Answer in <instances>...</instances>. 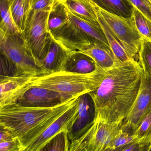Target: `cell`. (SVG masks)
<instances>
[{
    "label": "cell",
    "mask_w": 151,
    "mask_h": 151,
    "mask_svg": "<svg viewBox=\"0 0 151 151\" xmlns=\"http://www.w3.org/2000/svg\"><path fill=\"white\" fill-rule=\"evenodd\" d=\"M143 69L134 58L104 70L100 85L88 93L95 121H123L129 114L140 88Z\"/></svg>",
    "instance_id": "cell-1"
},
{
    "label": "cell",
    "mask_w": 151,
    "mask_h": 151,
    "mask_svg": "<svg viewBox=\"0 0 151 151\" xmlns=\"http://www.w3.org/2000/svg\"><path fill=\"white\" fill-rule=\"evenodd\" d=\"M80 96L54 106H25L17 102L0 107V125L19 141L21 150L75 105Z\"/></svg>",
    "instance_id": "cell-2"
},
{
    "label": "cell",
    "mask_w": 151,
    "mask_h": 151,
    "mask_svg": "<svg viewBox=\"0 0 151 151\" xmlns=\"http://www.w3.org/2000/svg\"><path fill=\"white\" fill-rule=\"evenodd\" d=\"M104 70L98 69L88 73H79L68 71L50 74L34 75L33 87L53 91L67 99L88 94L99 86Z\"/></svg>",
    "instance_id": "cell-3"
},
{
    "label": "cell",
    "mask_w": 151,
    "mask_h": 151,
    "mask_svg": "<svg viewBox=\"0 0 151 151\" xmlns=\"http://www.w3.org/2000/svg\"><path fill=\"white\" fill-rule=\"evenodd\" d=\"M0 51L15 64L22 74L40 73V62L33 55L24 33L12 34L0 27Z\"/></svg>",
    "instance_id": "cell-4"
},
{
    "label": "cell",
    "mask_w": 151,
    "mask_h": 151,
    "mask_svg": "<svg viewBox=\"0 0 151 151\" xmlns=\"http://www.w3.org/2000/svg\"><path fill=\"white\" fill-rule=\"evenodd\" d=\"M91 2L129 57L135 58L137 56L144 40L137 29L132 16L130 18L119 17L101 9L91 1Z\"/></svg>",
    "instance_id": "cell-5"
},
{
    "label": "cell",
    "mask_w": 151,
    "mask_h": 151,
    "mask_svg": "<svg viewBox=\"0 0 151 151\" xmlns=\"http://www.w3.org/2000/svg\"><path fill=\"white\" fill-rule=\"evenodd\" d=\"M123 121L105 122L95 121L89 130L81 137L72 141L69 151H103L122 132Z\"/></svg>",
    "instance_id": "cell-6"
},
{
    "label": "cell",
    "mask_w": 151,
    "mask_h": 151,
    "mask_svg": "<svg viewBox=\"0 0 151 151\" xmlns=\"http://www.w3.org/2000/svg\"><path fill=\"white\" fill-rule=\"evenodd\" d=\"M50 12L31 10L24 32L26 41L35 57L43 59L51 36L48 21Z\"/></svg>",
    "instance_id": "cell-7"
},
{
    "label": "cell",
    "mask_w": 151,
    "mask_h": 151,
    "mask_svg": "<svg viewBox=\"0 0 151 151\" xmlns=\"http://www.w3.org/2000/svg\"><path fill=\"white\" fill-rule=\"evenodd\" d=\"M151 110V74L143 70L135 101L129 114L122 122V132L134 135L143 119Z\"/></svg>",
    "instance_id": "cell-8"
},
{
    "label": "cell",
    "mask_w": 151,
    "mask_h": 151,
    "mask_svg": "<svg viewBox=\"0 0 151 151\" xmlns=\"http://www.w3.org/2000/svg\"><path fill=\"white\" fill-rule=\"evenodd\" d=\"M68 11L69 23L53 38L73 41L97 42L109 47L101 27L94 26L76 17L68 9Z\"/></svg>",
    "instance_id": "cell-9"
},
{
    "label": "cell",
    "mask_w": 151,
    "mask_h": 151,
    "mask_svg": "<svg viewBox=\"0 0 151 151\" xmlns=\"http://www.w3.org/2000/svg\"><path fill=\"white\" fill-rule=\"evenodd\" d=\"M55 39L69 49L78 51L89 57L94 60L97 67L103 70L113 67L120 62L115 57L110 47L101 42Z\"/></svg>",
    "instance_id": "cell-10"
},
{
    "label": "cell",
    "mask_w": 151,
    "mask_h": 151,
    "mask_svg": "<svg viewBox=\"0 0 151 151\" xmlns=\"http://www.w3.org/2000/svg\"><path fill=\"white\" fill-rule=\"evenodd\" d=\"M79 101L80 99L75 105L55 121L40 136L20 151H38L60 132L67 131L68 133L77 119Z\"/></svg>",
    "instance_id": "cell-11"
},
{
    "label": "cell",
    "mask_w": 151,
    "mask_h": 151,
    "mask_svg": "<svg viewBox=\"0 0 151 151\" xmlns=\"http://www.w3.org/2000/svg\"><path fill=\"white\" fill-rule=\"evenodd\" d=\"M72 50L51 37L46 54L40 62V74L65 71Z\"/></svg>",
    "instance_id": "cell-12"
},
{
    "label": "cell",
    "mask_w": 151,
    "mask_h": 151,
    "mask_svg": "<svg viewBox=\"0 0 151 151\" xmlns=\"http://www.w3.org/2000/svg\"><path fill=\"white\" fill-rule=\"evenodd\" d=\"M33 75L22 74L0 83V107L13 103L32 88Z\"/></svg>",
    "instance_id": "cell-13"
},
{
    "label": "cell",
    "mask_w": 151,
    "mask_h": 151,
    "mask_svg": "<svg viewBox=\"0 0 151 151\" xmlns=\"http://www.w3.org/2000/svg\"><path fill=\"white\" fill-rule=\"evenodd\" d=\"M64 96L53 91L34 87L27 91L17 103L29 106H51L67 100Z\"/></svg>",
    "instance_id": "cell-14"
},
{
    "label": "cell",
    "mask_w": 151,
    "mask_h": 151,
    "mask_svg": "<svg viewBox=\"0 0 151 151\" xmlns=\"http://www.w3.org/2000/svg\"><path fill=\"white\" fill-rule=\"evenodd\" d=\"M88 94L81 96L77 119L70 130L68 132L69 140H76L85 134L95 122V112L90 104Z\"/></svg>",
    "instance_id": "cell-15"
},
{
    "label": "cell",
    "mask_w": 151,
    "mask_h": 151,
    "mask_svg": "<svg viewBox=\"0 0 151 151\" xmlns=\"http://www.w3.org/2000/svg\"><path fill=\"white\" fill-rule=\"evenodd\" d=\"M62 3L76 17L94 26L101 27L97 14L91 0H67Z\"/></svg>",
    "instance_id": "cell-16"
},
{
    "label": "cell",
    "mask_w": 151,
    "mask_h": 151,
    "mask_svg": "<svg viewBox=\"0 0 151 151\" xmlns=\"http://www.w3.org/2000/svg\"><path fill=\"white\" fill-rule=\"evenodd\" d=\"M69 22L67 8L63 3L57 2L50 11L49 16L48 26L51 37H56Z\"/></svg>",
    "instance_id": "cell-17"
},
{
    "label": "cell",
    "mask_w": 151,
    "mask_h": 151,
    "mask_svg": "<svg viewBox=\"0 0 151 151\" xmlns=\"http://www.w3.org/2000/svg\"><path fill=\"white\" fill-rule=\"evenodd\" d=\"M98 69L92 58L81 52L72 50L65 71L84 74L90 73Z\"/></svg>",
    "instance_id": "cell-18"
},
{
    "label": "cell",
    "mask_w": 151,
    "mask_h": 151,
    "mask_svg": "<svg viewBox=\"0 0 151 151\" xmlns=\"http://www.w3.org/2000/svg\"><path fill=\"white\" fill-rule=\"evenodd\" d=\"M9 2L14 22L24 33L31 12L32 0H9Z\"/></svg>",
    "instance_id": "cell-19"
},
{
    "label": "cell",
    "mask_w": 151,
    "mask_h": 151,
    "mask_svg": "<svg viewBox=\"0 0 151 151\" xmlns=\"http://www.w3.org/2000/svg\"><path fill=\"white\" fill-rule=\"evenodd\" d=\"M99 8L119 17L130 18L132 8L125 0H91Z\"/></svg>",
    "instance_id": "cell-20"
},
{
    "label": "cell",
    "mask_w": 151,
    "mask_h": 151,
    "mask_svg": "<svg viewBox=\"0 0 151 151\" xmlns=\"http://www.w3.org/2000/svg\"><path fill=\"white\" fill-rule=\"evenodd\" d=\"M96 12L98 17L100 26L114 55L120 62H124L127 61L131 58H129L128 55L122 45L106 25L101 16L96 11Z\"/></svg>",
    "instance_id": "cell-21"
},
{
    "label": "cell",
    "mask_w": 151,
    "mask_h": 151,
    "mask_svg": "<svg viewBox=\"0 0 151 151\" xmlns=\"http://www.w3.org/2000/svg\"><path fill=\"white\" fill-rule=\"evenodd\" d=\"M0 27L5 32L12 34L23 33L14 22L9 0H0Z\"/></svg>",
    "instance_id": "cell-22"
},
{
    "label": "cell",
    "mask_w": 151,
    "mask_h": 151,
    "mask_svg": "<svg viewBox=\"0 0 151 151\" xmlns=\"http://www.w3.org/2000/svg\"><path fill=\"white\" fill-rule=\"evenodd\" d=\"M132 17L137 29L144 40L151 42V21L136 8H132Z\"/></svg>",
    "instance_id": "cell-23"
},
{
    "label": "cell",
    "mask_w": 151,
    "mask_h": 151,
    "mask_svg": "<svg viewBox=\"0 0 151 151\" xmlns=\"http://www.w3.org/2000/svg\"><path fill=\"white\" fill-rule=\"evenodd\" d=\"M67 131L55 136L38 151H69L70 143Z\"/></svg>",
    "instance_id": "cell-24"
},
{
    "label": "cell",
    "mask_w": 151,
    "mask_h": 151,
    "mask_svg": "<svg viewBox=\"0 0 151 151\" xmlns=\"http://www.w3.org/2000/svg\"><path fill=\"white\" fill-rule=\"evenodd\" d=\"M20 74L15 64L0 51V83Z\"/></svg>",
    "instance_id": "cell-25"
},
{
    "label": "cell",
    "mask_w": 151,
    "mask_h": 151,
    "mask_svg": "<svg viewBox=\"0 0 151 151\" xmlns=\"http://www.w3.org/2000/svg\"><path fill=\"white\" fill-rule=\"evenodd\" d=\"M137 56L143 70L151 74V42L143 40Z\"/></svg>",
    "instance_id": "cell-26"
},
{
    "label": "cell",
    "mask_w": 151,
    "mask_h": 151,
    "mask_svg": "<svg viewBox=\"0 0 151 151\" xmlns=\"http://www.w3.org/2000/svg\"><path fill=\"white\" fill-rule=\"evenodd\" d=\"M151 135V110L143 119L134 135L140 143L145 144Z\"/></svg>",
    "instance_id": "cell-27"
},
{
    "label": "cell",
    "mask_w": 151,
    "mask_h": 151,
    "mask_svg": "<svg viewBox=\"0 0 151 151\" xmlns=\"http://www.w3.org/2000/svg\"><path fill=\"white\" fill-rule=\"evenodd\" d=\"M132 143H140V142L134 135H131L122 131L111 142L106 149L115 150L119 147Z\"/></svg>",
    "instance_id": "cell-28"
},
{
    "label": "cell",
    "mask_w": 151,
    "mask_h": 151,
    "mask_svg": "<svg viewBox=\"0 0 151 151\" xmlns=\"http://www.w3.org/2000/svg\"><path fill=\"white\" fill-rule=\"evenodd\" d=\"M151 21V4L148 0H125Z\"/></svg>",
    "instance_id": "cell-29"
},
{
    "label": "cell",
    "mask_w": 151,
    "mask_h": 151,
    "mask_svg": "<svg viewBox=\"0 0 151 151\" xmlns=\"http://www.w3.org/2000/svg\"><path fill=\"white\" fill-rule=\"evenodd\" d=\"M57 2V0H32L31 10L50 12Z\"/></svg>",
    "instance_id": "cell-30"
},
{
    "label": "cell",
    "mask_w": 151,
    "mask_h": 151,
    "mask_svg": "<svg viewBox=\"0 0 151 151\" xmlns=\"http://www.w3.org/2000/svg\"><path fill=\"white\" fill-rule=\"evenodd\" d=\"M21 145L17 139L0 142V151H20Z\"/></svg>",
    "instance_id": "cell-31"
},
{
    "label": "cell",
    "mask_w": 151,
    "mask_h": 151,
    "mask_svg": "<svg viewBox=\"0 0 151 151\" xmlns=\"http://www.w3.org/2000/svg\"><path fill=\"white\" fill-rule=\"evenodd\" d=\"M14 139L8 130L0 125V142L5 141H10Z\"/></svg>",
    "instance_id": "cell-32"
},
{
    "label": "cell",
    "mask_w": 151,
    "mask_h": 151,
    "mask_svg": "<svg viewBox=\"0 0 151 151\" xmlns=\"http://www.w3.org/2000/svg\"><path fill=\"white\" fill-rule=\"evenodd\" d=\"M146 145L149 144H138L132 151H142V150L143 149L144 147Z\"/></svg>",
    "instance_id": "cell-33"
},
{
    "label": "cell",
    "mask_w": 151,
    "mask_h": 151,
    "mask_svg": "<svg viewBox=\"0 0 151 151\" xmlns=\"http://www.w3.org/2000/svg\"><path fill=\"white\" fill-rule=\"evenodd\" d=\"M145 144H151V135L150 136V137L145 141Z\"/></svg>",
    "instance_id": "cell-34"
},
{
    "label": "cell",
    "mask_w": 151,
    "mask_h": 151,
    "mask_svg": "<svg viewBox=\"0 0 151 151\" xmlns=\"http://www.w3.org/2000/svg\"><path fill=\"white\" fill-rule=\"evenodd\" d=\"M150 145H145L144 147L143 150H142V151H148V149H149V146Z\"/></svg>",
    "instance_id": "cell-35"
},
{
    "label": "cell",
    "mask_w": 151,
    "mask_h": 151,
    "mask_svg": "<svg viewBox=\"0 0 151 151\" xmlns=\"http://www.w3.org/2000/svg\"><path fill=\"white\" fill-rule=\"evenodd\" d=\"M103 151H114V150H111V149H106L104 150Z\"/></svg>",
    "instance_id": "cell-36"
},
{
    "label": "cell",
    "mask_w": 151,
    "mask_h": 151,
    "mask_svg": "<svg viewBox=\"0 0 151 151\" xmlns=\"http://www.w3.org/2000/svg\"><path fill=\"white\" fill-rule=\"evenodd\" d=\"M66 1L67 0H57V1L59 2H64Z\"/></svg>",
    "instance_id": "cell-37"
},
{
    "label": "cell",
    "mask_w": 151,
    "mask_h": 151,
    "mask_svg": "<svg viewBox=\"0 0 151 151\" xmlns=\"http://www.w3.org/2000/svg\"><path fill=\"white\" fill-rule=\"evenodd\" d=\"M147 151H151V144L149 146V149Z\"/></svg>",
    "instance_id": "cell-38"
},
{
    "label": "cell",
    "mask_w": 151,
    "mask_h": 151,
    "mask_svg": "<svg viewBox=\"0 0 151 151\" xmlns=\"http://www.w3.org/2000/svg\"><path fill=\"white\" fill-rule=\"evenodd\" d=\"M148 1H149V2H150V4H151V0H148Z\"/></svg>",
    "instance_id": "cell-39"
}]
</instances>
